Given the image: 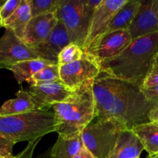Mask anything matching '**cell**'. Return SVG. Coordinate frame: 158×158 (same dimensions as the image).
<instances>
[{
  "label": "cell",
  "instance_id": "cell-1",
  "mask_svg": "<svg viewBox=\"0 0 158 158\" xmlns=\"http://www.w3.org/2000/svg\"><path fill=\"white\" fill-rule=\"evenodd\" d=\"M93 94L96 117L112 119L128 130L150 122L148 114L156 102L147 100L136 85L102 70L94 80Z\"/></svg>",
  "mask_w": 158,
  "mask_h": 158
},
{
  "label": "cell",
  "instance_id": "cell-2",
  "mask_svg": "<svg viewBox=\"0 0 158 158\" xmlns=\"http://www.w3.org/2000/svg\"><path fill=\"white\" fill-rule=\"evenodd\" d=\"M157 52L158 32L132 40L119 56L101 65V70L141 88Z\"/></svg>",
  "mask_w": 158,
  "mask_h": 158
},
{
  "label": "cell",
  "instance_id": "cell-3",
  "mask_svg": "<svg viewBox=\"0 0 158 158\" xmlns=\"http://www.w3.org/2000/svg\"><path fill=\"white\" fill-rule=\"evenodd\" d=\"M94 80L85 82L65 101L53 105L58 135L65 137L80 136L96 117Z\"/></svg>",
  "mask_w": 158,
  "mask_h": 158
},
{
  "label": "cell",
  "instance_id": "cell-4",
  "mask_svg": "<svg viewBox=\"0 0 158 158\" xmlns=\"http://www.w3.org/2000/svg\"><path fill=\"white\" fill-rule=\"evenodd\" d=\"M57 123L54 111L37 109L22 114L0 116V136L15 143L41 139L56 132Z\"/></svg>",
  "mask_w": 158,
  "mask_h": 158
},
{
  "label": "cell",
  "instance_id": "cell-5",
  "mask_svg": "<svg viewBox=\"0 0 158 158\" xmlns=\"http://www.w3.org/2000/svg\"><path fill=\"white\" fill-rule=\"evenodd\" d=\"M125 129L112 119H99L83 130L81 138L84 147L96 158H108L116 147L119 134Z\"/></svg>",
  "mask_w": 158,
  "mask_h": 158
},
{
  "label": "cell",
  "instance_id": "cell-6",
  "mask_svg": "<svg viewBox=\"0 0 158 158\" xmlns=\"http://www.w3.org/2000/svg\"><path fill=\"white\" fill-rule=\"evenodd\" d=\"M57 16L66 28L71 43L83 49L92 18L84 12L83 0H63Z\"/></svg>",
  "mask_w": 158,
  "mask_h": 158
},
{
  "label": "cell",
  "instance_id": "cell-7",
  "mask_svg": "<svg viewBox=\"0 0 158 158\" xmlns=\"http://www.w3.org/2000/svg\"><path fill=\"white\" fill-rule=\"evenodd\" d=\"M131 41L128 29L107 32L97 39L85 52L92 56L101 66L119 56Z\"/></svg>",
  "mask_w": 158,
  "mask_h": 158
},
{
  "label": "cell",
  "instance_id": "cell-8",
  "mask_svg": "<svg viewBox=\"0 0 158 158\" xmlns=\"http://www.w3.org/2000/svg\"><path fill=\"white\" fill-rule=\"evenodd\" d=\"M59 66L60 81L72 91L76 90L85 82L95 79L101 72L100 65L85 52L80 60Z\"/></svg>",
  "mask_w": 158,
  "mask_h": 158
},
{
  "label": "cell",
  "instance_id": "cell-9",
  "mask_svg": "<svg viewBox=\"0 0 158 158\" xmlns=\"http://www.w3.org/2000/svg\"><path fill=\"white\" fill-rule=\"evenodd\" d=\"M40 59L33 48L27 46L9 29L0 38V69H7L15 63Z\"/></svg>",
  "mask_w": 158,
  "mask_h": 158
},
{
  "label": "cell",
  "instance_id": "cell-10",
  "mask_svg": "<svg viewBox=\"0 0 158 158\" xmlns=\"http://www.w3.org/2000/svg\"><path fill=\"white\" fill-rule=\"evenodd\" d=\"M128 0H102L97 7L91 19L88 35L84 44L85 52L97 39L105 33L114 15Z\"/></svg>",
  "mask_w": 158,
  "mask_h": 158
},
{
  "label": "cell",
  "instance_id": "cell-11",
  "mask_svg": "<svg viewBox=\"0 0 158 158\" xmlns=\"http://www.w3.org/2000/svg\"><path fill=\"white\" fill-rule=\"evenodd\" d=\"M132 40L158 32V0H142L128 28Z\"/></svg>",
  "mask_w": 158,
  "mask_h": 158
},
{
  "label": "cell",
  "instance_id": "cell-12",
  "mask_svg": "<svg viewBox=\"0 0 158 158\" xmlns=\"http://www.w3.org/2000/svg\"><path fill=\"white\" fill-rule=\"evenodd\" d=\"M73 92L61 81L30 85L29 90L37 109H50L53 105L65 101Z\"/></svg>",
  "mask_w": 158,
  "mask_h": 158
},
{
  "label": "cell",
  "instance_id": "cell-13",
  "mask_svg": "<svg viewBox=\"0 0 158 158\" xmlns=\"http://www.w3.org/2000/svg\"><path fill=\"white\" fill-rule=\"evenodd\" d=\"M57 22V12L32 17L25 29L23 41L32 48L40 46L46 41Z\"/></svg>",
  "mask_w": 158,
  "mask_h": 158
},
{
  "label": "cell",
  "instance_id": "cell-14",
  "mask_svg": "<svg viewBox=\"0 0 158 158\" xmlns=\"http://www.w3.org/2000/svg\"><path fill=\"white\" fill-rule=\"evenodd\" d=\"M70 43V37L66 28L62 22L58 20L46 41L33 49L40 59L57 63L59 53Z\"/></svg>",
  "mask_w": 158,
  "mask_h": 158
},
{
  "label": "cell",
  "instance_id": "cell-15",
  "mask_svg": "<svg viewBox=\"0 0 158 158\" xmlns=\"http://www.w3.org/2000/svg\"><path fill=\"white\" fill-rule=\"evenodd\" d=\"M144 150L140 140L131 130L122 131L112 152L108 158H138Z\"/></svg>",
  "mask_w": 158,
  "mask_h": 158
},
{
  "label": "cell",
  "instance_id": "cell-16",
  "mask_svg": "<svg viewBox=\"0 0 158 158\" xmlns=\"http://www.w3.org/2000/svg\"><path fill=\"white\" fill-rule=\"evenodd\" d=\"M37 109L35 102L29 92L20 89L15 94V98L5 102L0 107V116L22 114Z\"/></svg>",
  "mask_w": 158,
  "mask_h": 158
},
{
  "label": "cell",
  "instance_id": "cell-17",
  "mask_svg": "<svg viewBox=\"0 0 158 158\" xmlns=\"http://www.w3.org/2000/svg\"><path fill=\"white\" fill-rule=\"evenodd\" d=\"M140 3V0H128L127 2L122 8H120L114 15L105 33L114 32L116 30L128 29L136 12L139 10Z\"/></svg>",
  "mask_w": 158,
  "mask_h": 158
},
{
  "label": "cell",
  "instance_id": "cell-18",
  "mask_svg": "<svg viewBox=\"0 0 158 158\" xmlns=\"http://www.w3.org/2000/svg\"><path fill=\"white\" fill-rule=\"evenodd\" d=\"M32 19L30 5L29 0H22L20 6L15 12L4 23L3 27L5 29H9L13 31L14 33L23 40L25 29Z\"/></svg>",
  "mask_w": 158,
  "mask_h": 158
},
{
  "label": "cell",
  "instance_id": "cell-19",
  "mask_svg": "<svg viewBox=\"0 0 158 158\" xmlns=\"http://www.w3.org/2000/svg\"><path fill=\"white\" fill-rule=\"evenodd\" d=\"M131 131L139 138L149 154L158 153V123L148 122L134 127Z\"/></svg>",
  "mask_w": 158,
  "mask_h": 158
},
{
  "label": "cell",
  "instance_id": "cell-20",
  "mask_svg": "<svg viewBox=\"0 0 158 158\" xmlns=\"http://www.w3.org/2000/svg\"><path fill=\"white\" fill-rule=\"evenodd\" d=\"M57 64L47 60L37 59V60H26L15 63L9 68V70L12 72L15 80L19 84L23 82H27L34 74L37 73L46 66Z\"/></svg>",
  "mask_w": 158,
  "mask_h": 158
},
{
  "label": "cell",
  "instance_id": "cell-21",
  "mask_svg": "<svg viewBox=\"0 0 158 158\" xmlns=\"http://www.w3.org/2000/svg\"><path fill=\"white\" fill-rule=\"evenodd\" d=\"M83 147L81 135L65 137L58 135L57 140L50 151V158H74Z\"/></svg>",
  "mask_w": 158,
  "mask_h": 158
},
{
  "label": "cell",
  "instance_id": "cell-22",
  "mask_svg": "<svg viewBox=\"0 0 158 158\" xmlns=\"http://www.w3.org/2000/svg\"><path fill=\"white\" fill-rule=\"evenodd\" d=\"M58 64H52L46 66L41 70L34 74L27 81L30 85H37L41 83H52L60 81V71Z\"/></svg>",
  "mask_w": 158,
  "mask_h": 158
},
{
  "label": "cell",
  "instance_id": "cell-23",
  "mask_svg": "<svg viewBox=\"0 0 158 158\" xmlns=\"http://www.w3.org/2000/svg\"><path fill=\"white\" fill-rule=\"evenodd\" d=\"M32 17L43 14L57 12L63 0H29Z\"/></svg>",
  "mask_w": 158,
  "mask_h": 158
},
{
  "label": "cell",
  "instance_id": "cell-24",
  "mask_svg": "<svg viewBox=\"0 0 158 158\" xmlns=\"http://www.w3.org/2000/svg\"><path fill=\"white\" fill-rule=\"evenodd\" d=\"M84 54V51L80 46L74 43H70L65 46L57 57V64L64 66L80 60Z\"/></svg>",
  "mask_w": 158,
  "mask_h": 158
},
{
  "label": "cell",
  "instance_id": "cell-25",
  "mask_svg": "<svg viewBox=\"0 0 158 158\" xmlns=\"http://www.w3.org/2000/svg\"><path fill=\"white\" fill-rule=\"evenodd\" d=\"M156 85H158V52L153 57L150 69L141 89L151 87Z\"/></svg>",
  "mask_w": 158,
  "mask_h": 158
},
{
  "label": "cell",
  "instance_id": "cell-26",
  "mask_svg": "<svg viewBox=\"0 0 158 158\" xmlns=\"http://www.w3.org/2000/svg\"><path fill=\"white\" fill-rule=\"evenodd\" d=\"M22 0H7L0 7V19H1L2 23L6 21L11 15L15 12L18 7L20 6Z\"/></svg>",
  "mask_w": 158,
  "mask_h": 158
},
{
  "label": "cell",
  "instance_id": "cell-27",
  "mask_svg": "<svg viewBox=\"0 0 158 158\" xmlns=\"http://www.w3.org/2000/svg\"><path fill=\"white\" fill-rule=\"evenodd\" d=\"M40 140V139H37V140L28 142L26 148L16 156V158H33L34 151H35Z\"/></svg>",
  "mask_w": 158,
  "mask_h": 158
},
{
  "label": "cell",
  "instance_id": "cell-28",
  "mask_svg": "<svg viewBox=\"0 0 158 158\" xmlns=\"http://www.w3.org/2000/svg\"><path fill=\"white\" fill-rule=\"evenodd\" d=\"M143 93L150 101H156L158 100V85L151 86L149 88L142 89Z\"/></svg>",
  "mask_w": 158,
  "mask_h": 158
},
{
  "label": "cell",
  "instance_id": "cell-29",
  "mask_svg": "<svg viewBox=\"0 0 158 158\" xmlns=\"http://www.w3.org/2000/svg\"><path fill=\"white\" fill-rule=\"evenodd\" d=\"M15 142L8 140L2 136H0V151H5L12 153V148L15 146Z\"/></svg>",
  "mask_w": 158,
  "mask_h": 158
},
{
  "label": "cell",
  "instance_id": "cell-30",
  "mask_svg": "<svg viewBox=\"0 0 158 158\" xmlns=\"http://www.w3.org/2000/svg\"><path fill=\"white\" fill-rule=\"evenodd\" d=\"M148 119L150 122L158 123V100H156L150 109L148 114Z\"/></svg>",
  "mask_w": 158,
  "mask_h": 158
},
{
  "label": "cell",
  "instance_id": "cell-31",
  "mask_svg": "<svg viewBox=\"0 0 158 158\" xmlns=\"http://www.w3.org/2000/svg\"><path fill=\"white\" fill-rule=\"evenodd\" d=\"M74 158H96V157H94V156L93 155V154H91V153L90 152L87 148H85L83 145V147H82L81 149L80 150V151H79V152L74 156Z\"/></svg>",
  "mask_w": 158,
  "mask_h": 158
},
{
  "label": "cell",
  "instance_id": "cell-32",
  "mask_svg": "<svg viewBox=\"0 0 158 158\" xmlns=\"http://www.w3.org/2000/svg\"><path fill=\"white\" fill-rule=\"evenodd\" d=\"M0 158H16V156H14L11 152L0 151Z\"/></svg>",
  "mask_w": 158,
  "mask_h": 158
},
{
  "label": "cell",
  "instance_id": "cell-33",
  "mask_svg": "<svg viewBox=\"0 0 158 158\" xmlns=\"http://www.w3.org/2000/svg\"><path fill=\"white\" fill-rule=\"evenodd\" d=\"M50 149L46 150L43 154H40L37 158H50Z\"/></svg>",
  "mask_w": 158,
  "mask_h": 158
},
{
  "label": "cell",
  "instance_id": "cell-34",
  "mask_svg": "<svg viewBox=\"0 0 158 158\" xmlns=\"http://www.w3.org/2000/svg\"><path fill=\"white\" fill-rule=\"evenodd\" d=\"M147 158H158V153L155 154H149Z\"/></svg>",
  "mask_w": 158,
  "mask_h": 158
},
{
  "label": "cell",
  "instance_id": "cell-35",
  "mask_svg": "<svg viewBox=\"0 0 158 158\" xmlns=\"http://www.w3.org/2000/svg\"><path fill=\"white\" fill-rule=\"evenodd\" d=\"M4 2L5 1H0V7H1L2 5ZM2 27H3V26H2V21H1V19H0V28Z\"/></svg>",
  "mask_w": 158,
  "mask_h": 158
},
{
  "label": "cell",
  "instance_id": "cell-36",
  "mask_svg": "<svg viewBox=\"0 0 158 158\" xmlns=\"http://www.w3.org/2000/svg\"><path fill=\"white\" fill-rule=\"evenodd\" d=\"M138 158H139V157H138Z\"/></svg>",
  "mask_w": 158,
  "mask_h": 158
}]
</instances>
